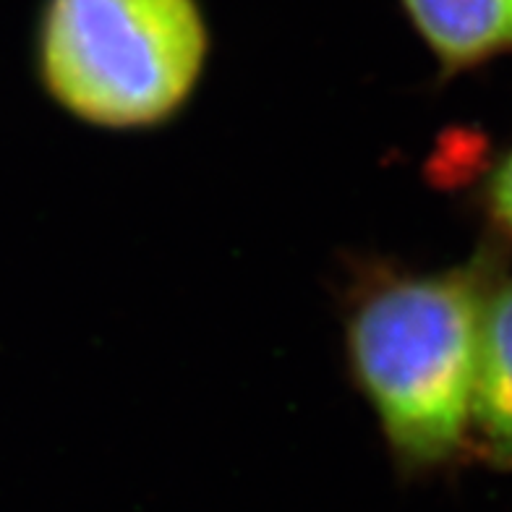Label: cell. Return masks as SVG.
Instances as JSON below:
<instances>
[{
	"label": "cell",
	"instance_id": "6da1fadb",
	"mask_svg": "<svg viewBox=\"0 0 512 512\" xmlns=\"http://www.w3.org/2000/svg\"><path fill=\"white\" fill-rule=\"evenodd\" d=\"M497 277L494 254L481 251L442 272L371 277L351 301L353 382L408 476L445 468L468 447L481 317Z\"/></svg>",
	"mask_w": 512,
	"mask_h": 512
},
{
	"label": "cell",
	"instance_id": "7a4b0ae2",
	"mask_svg": "<svg viewBox=\"0 0 512 512\" xmlns=\"http://www.w3.org/2000/svg\"><path fill=\"white\" fill-rule=\"evenodd\" d=\"M207 58L199 0L42 3L37 76L50 100L87 126H165L194 97Z\"/></svg>",
	"mask_w": 512,
	"mask_h": 512
},
{
	"label": "cell",
	"instance_id": "3957f363",
	"mask_svg": "<svg viewBox=\"0 0 512 512\" xmlns=\"http://www.w3.org/2000/svg\"><path fill=\"white\" fill-rule=\"evenodd\" d=\"M442 76L512 53V0H398Z\"/></svg>",
	"mask_w": 512,
	"mask_h": 512
},
{
	"label": "cell",
	"instance_id": "277c9868",
	"mask_svg": "<svg viewBox=\"0 0 512 512\" xmlns=\"http://www.w3.org/2000/svg\"><path fill=\"white\" fill-rule=\"evenodd\" d=\"M471 432L486 458L512 468V277H497L484 304Z\"/></svg>",
	"mask_w": 512,
	"mask_h": 512
},
{
	"label": "cell",
	"instance_id": "5b68a950",
	"mask_svg": "<svg viewBox=\"0 0 512 512\" xmlns=\"http://www.w3.org/2000/svg\"><path fill=\"white\" fill-rule=\"evenodd\" d=\"M486 215L502 236L512 238V149L494 162L481 191Z\"/></svg>",
	"mask_w": 512,
	"mask_h": 512
}]
</instances>
